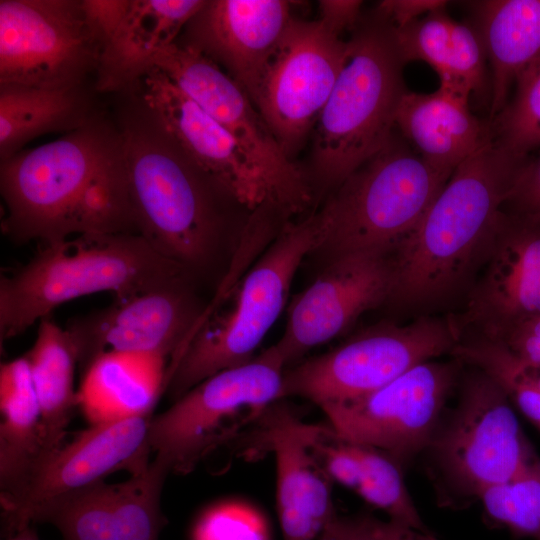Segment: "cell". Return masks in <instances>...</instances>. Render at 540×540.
<instances>
[{"label":"cell","instance_id":"cell-1","mask_svg":"<svg viewBox=\"0 0 540 540\" xmlns=\"http://www.w3.org/2000/svg\"><path fill=\"white\" fill-rule=\"evenodd\" d=\"M0 188L1 228L15 243L136 234L121 134L92 119L1 161Z\"/></svg>","mask_w":540,"mask_h":540},{"label":"cell","instance_id":"cell-2","mask_svg":"<svg viewBox=\"0 0 540 540\" xmlns=\"http://www.w3.org/2000/svg\"><path fill=\"white\" fill-rule=\"evenodd\" d=\"M525 161L491 137L455 169L416 227L391 252L389 299L429 304L465 283L486 259Z\"/></svg>","mask_w":540,"mask_h":540},{"label":"cell","instance_id":"cell-3","mask_svg":"<svg viewBox=\"0 0 540 540\" xmlns=\"http://www.w3.org/2000/svg\"><path fill=\"white\" fill-rule=\"evenodd\" d=\"M187 276L136 234H83L43 244L0 280L1 345L75 298L111 292L123 299Z\"/></svg>","mask_w":540,"mask_h":540},{"label":"cell","instance_id":"cell-4","mask_svg":"<svg viewBox=\"0 0 540 540\" xmlns=\"http://www.w3.org/2000/svg\"><path fill=\"white\" fill-rule=\"evenodd\" d=\"M121 138L136 234L187 274L205 269L221 243L216 186L154 117L130 124Z\"/></svg>","mask_w":540,"mask_h":540},{"label":"cell","instance_id":"cell-5","mask_svg":"<svg viewBox=\"0 0 540 540\" xmlns=\"http://www.w3.org/2000/svg\"><path fill=\"white\" fill-rule=\"evenodd\" d=\"M317 214L288 223L237 285L229 307L205 309L185 348L167 368L165 391L175 401L212 375L251 361L282 312L304 257L315 250Z\"/></svg>","mask_w":540,"mask_h":540},{"label":"cell","instance_id":"cell-6","mask_svg":"<svg viewBox=\"0 0 540 540\" xmlns=\"http://www.w3.org/2000/svg\"><path fill=\"white\" fill-rule=\"evenodd\" d=\"M381 20L348 41L345 64L316 122L314 163L328 184L340 185L392 137L406 92L405 63L391 26Z\"/></svg>","mask_w":540,"mask_h":540},{"label":"cell","instance_id":"cell-7","mask_svg":"<svg viewBox=\"0 0 540 540\" xmlns=\"http://www.w3.org/2000/svg\"><path fill=\"white\" fill-rule=\"evenodd\" d=\"M449 178L392 136L317 213L315 250L331 258L360 251L391 253L416 227Z\"/></svg>","mask_w":540,"mask_h":540},{"label":"cell","instance_id":"cell-8","mask_svg":"<svg viewBox=\"0 0 540 540\" xmlns=\"http://www.w3.org/2000/svg\"><path fill=\"white\" fill-rule=\"evenodd\" d=\"M286 364L272 345L246 364L218 372L151 417L148 440L169 473L183 474L281 400Z\"/></svg>","mask_w":540,"mask_h":540},{"label":"cell","instance_id":"cell-9","mask_svg":"<svg viewBox=\"0 0 540 540\" xmlns=\"http://www.w3.org/2000/svg\"><path fill=\"white\" fill-rule=\"evenodd\" d=\"M460 339L451 318L378 324L329 352L285 369L281 398L301 397L319 407L358 399L414 366L452 352Z\"/></svg>","mask_w":540,"mask_h":540},{"label":"cell","instance_id":"cell-10","mask_svg":"<svg viewBox=\"0 0 540 540\" xmlns=\"http://www.w3.org/2000/svg\"><path fill=\"white\" fill-rule=\"evenodd\" d=\"M429 447L446 481L477 498L537 457L508 394L478 368L464 379L453 415Z\"/></svg>","mask_w":540,"mask_h":540},{"label":"cell","instance_id":"cell-11","mask_svg":"<svg viewBox=\"0 0 540 540\" xmlns=\"http://www.w3.org/2000/svg\"><path fill=\"white\" fill-rule=\"evenodd\" d=\"M144 102L189 161L220 191L252 211H304L288 191L221 124L160 70L144 77Z\"/></svg>","mask_w":540,"mask_h":540},{"label":"cell","instance_id":"cell-12","mask_svg":"<svg viewBox=\"0 0 540 540\" xmlns=\"http://www.w3.org/2000/svg\"><path fill=\"white\" fill-rule=\"evenodd\" d=\"M101 53L82 1H0V84L78 88Z\"/></svg>","mask_w":540,"mask_h":540},{"label":"cell","instance_id":"cell-13","mask_svg":"<svg viewBox=\"0 0 540 540\" xmlns=\"http://www.w3.org/2000/svg\"><path fill=\"white\" fill-rule=\"evenodd\" d=\"M460 363L426 361L371 394L320 408L339 438L383 450L402 465L429 447Z\"/></svg>","mask_w":540,"mask_h":540},{"label":"cell","instance_id":"cell-14","mask_svg":"<svg viewBox=\"0 0 540 540\" xmlns=\"http://www.w3.org/2000/svg\"><path fill=\"white\" fill-rule=\"evenodd\" d=\"M347 55L348 42L320 20L290 21L254 101L289 157L317 122Z\"/></svg>","mask_w":540,"mask_h":540},{"label":"cell","instance_id":"cell-15","mask_svg":"<svg viewBox=\"0 0 540 540\" xmlns=\"http://www.w3.org/2000/svg\"><path fill=\"white\" fill-rule=\"evenodd\" d=\"M150 416L93 424L55 451L38 459L22 482L1 495L8 530L30 526L36 511L50 500L102 480L117 471L145 469L152 452Z\"/></svg>","mask_w":540,"mask_h":540},{"label":"cell","instance_id":"cell-16","mask_svg":"<svg viewBox=\"0 0 540 540\" xmlns=\"http://www.w3.org/2000/svg\"><path fill=\"white\" fill-rule=\"evenodd\" d=\"M200 310L187 279L123 299L77 317L65 327L77 352L81 372L106 352L152 354L175 361L192 337Z\"/></svg>","mask_w":540,"mask_h":540},{"label":"cell","instance_id":"cell-17","mask_svg":"<svg viewBox=\"0 0 540 540\" xmlns=\"http://www.w3.org/2000/svg\"><path fill=\"white\" fill-rule=\"evenodd\" d=\"M154 68L228 130L303 209L308 207L312 191L306 176L228 73L196 49L176 41L157 54Z\"/></svg>","mask_w":540,"mask_h":540},{"label":"cell","instance_id":"cell-18","mask_svg":"<svg viewBox=\"0 0 540 540\" xmlns=\"http://www.w3.org/2000/svg\"><path fill=\"white\" fill-rule=\"evenodd\" d=\"M390 254L360 251L331 258L292 303L284 333L274 344L286 365L335 338L365 311L389 299Z\"/></svg>","mask_w":540,"mask_h":540},{"label":"cell","instance_id":"cell-19","mask_svg":"<svg viewBox=\"0 0 540 540\" xmlns=\"http://www.w3.org/2000/svg\"><path fill=\"white\" fill-rule=\"evenodd\" d=\"M485 263L454 321L461 334L471 327L499 340L517 323L540 315V217L504 211Z\"/></svg>","mask_w":540,"mask_h":540},{"label":"cell","instance_id":"cell-20","mask_svg":"<svg viewBox=\"0 0 540 540\" xmlns=\"http://www.w3.org/2000/svg\"><path fill=\"white\" fill-rule=\"evenodd\" d=\"M284 0H210L186 25L188 45L223 66L254 103L290 23Z\"/></svg>","mask_w":540,"mask_h":540},{"label":"cell","instance_id":"cell-21","mask_svg":"<svg viewBox=\"0 0 540 540\" xmlns=\"http://www.w3.org/2000/svg\"><path fill=\"white\" fill-rule=\"evenodd\" d=\"M276 403L261 417L258 437L276 459V507L283 540H315L336 513L332 480L312 450L317 425L302 422Z\"/></svg>","mask_w":540,"mask_h":540},{"label":"cell","instance_id":"cell-22","mask_svg":"<svg viewBox=\"0 0 540 540\" xmlns=\"http://www.w3.org/2000/svg\"><path fill=\"white\" fill-rule=\"evenodd\" d=\"M396 125L427 164L449 176L491 139L468 99L442 87L426 94L406 91Z\"/></svg>","mask_w":540,"mask_h":540},{"label":"cell","instance_id":"cell-23","mask_svg":"<svg viewBox=\"0 0 540 540\" xmlns=\"http://www.w3.org/2000/svg\"><path fill=\"white\" fill-rule=\"evenodd\" d=\"M203 0H131L121 25L104 47L96 88L124 89L154 68L157 54L203 7Z\"/></svg>","mask_w":540,"mask_h":540},{"label":"cell","instance_id":"cell-24","mask_svg":"<svg viewBox=\"0 0 540 540\" xmlns=\"http://www.w3.org/2000/svg\"><path fill=\"white\" fill-rule=\"evenodd\" d=\"M168 358L106 352L82 372L77 403L90 425L150 416L165 391Z\"/></svg>","mask_w":540,"mask_h":540},{"label":"cell","instance_id":"cell-25","mask_svg":"<svg viewBox=\"0 0 540 540\" xmlns=\"http://www.w3.org/2000/svg\"><path fill=\"white\" fill-rule=\"evenodd\" d=\"M476 7L492 67V120L508 103L512 84L540 58V0L481 1Z\"/></svg>","mask_w":540,"mask_h":540},{"label":"cell","instance_id":"cell-26","mask_svg":"<svg viewBox=\"0 0 540 540\" xmlns=\"http://www.w3.org/2000/svg\"><path fill=\"white\" fill-rule=\"evenodd\" d=\"M24 356L41 414L40 459L63 445L66 428L78 406L74 389L78 358L68 330L50 317L39 321L34 344Z\"/></svg>","mask_w":540,"mask_h":540},{"label":"cell","instance_id":"cell-27","mask_svg":"<svg viewBox=\"0 0 540 540\" xmlns=\"http://www.w3.org/2000/svg\"><path fill=\"white\" fill-rule=\"evenodd\" d=\"M0 485L12 492L41 453V414L25 356L0 368Z\"/></svg>","mask_w":540,"mask_h":540},{"label":"cell","instance_id":"cell-28","mask_svg":"<svg viewBox=\"0 0 540 540\" xmlns=\"http://www.w3.org/2000/svg\"><path fill=\"white\" fill-rule=\"evenodd\" d=\"M88 118L86 99L78 88L49 89L0 84V158L19 153L35 137L76 130Z\"/></svg>","mask_w":540,"mask_h":540},{"label":"cell","instance_id":"cell-29","mask_svg":"<svg viewBox=\"0 0 540 540\" xmlns=\"http://www.w3.org/2000/svg\"><path fill=\"white\" fill-rule=\"evenodd\" d=\"M391 28L404 63L426 62L438 74L442 88L454 91L476 64L478 47L473 31L450 18L445 9L402 28Z\"/></svg>","mask_w":540,"mask_h":540},{"label":"cell","instance_id":"cell-30","mask_svg":"<svg viewBox=\"0 0 540 540\" xmlns=\"http://www.w3.org/2000/svg\"><path fill=\"white\" fill-rule=\"evenodd\" d=\"M33 522L53 524L64 540H129L115 484L103 480L50 500L36 511Z\"/></svg>","mask_w":540,"mask_h":540},{"label":"cell","instance_id":"cell-31","mask_svg":"<svg viewBox=\"0 0 540 540\" xmlns=\"http://www.w3.org/2000/svg\"><path fill=\"white\" fill-rule=\"evenodd\" d=\"M451 353L498 382L511 402L540 429V390L532 379L529 365L503 343L483 336L460 340Z\"/></svg>","mask_w":540,"mask_h":540},{"label":"cell","instance_id":"cell-32","mask_svg":"<svg viewBox=\"0 0 540 540\" xmlns=\"http://www.w3.org/2000/svg\"><path fill=\"white\" fill-rule=\"evenodd\" d=\"M355 444L361 463L360 481L355 492L366 502L386 512L391 521L430 533L407 491L401 464L383 450Z\"/></svg>","mask_w":540,"mask_h":540},{"label":"cell","instance_id":"cell-33","mask_svg":"<svg viewBox=\"0 0 540 540\" xmlns=\"http://www.w3.org/2000/svg\"><path fill=\"white\" fill-rule=\"evenodd\" d=\"M487 517L518 538L540 540V458L537 456L508 481L484 489Z\"/></svg>","mask_w":540,"mask_h":540},{"label":"cell","instance_id":"cell-34","mask_svg":"<svg viewBox=\"0 0 540 540\" xmlns=\"http://www.w3.org/2000/svg\"><path fill=\"white\" fill-rule=\"evenodd\" d=\"M511 102L492 119V140L515 157L540 148V58L516 80Z\"/></svg>","mask_w":540,"mask_h":540},{"label":"cell","instance_id":"cell-35","mask_svg":"<svg viewBox=\"0 0 540 540\" xmlns=\"http://www.w3.org/2000/svg\"><path fill=\"white\" fill-rule=\"evenodd\" d=\"M193 540H269L264 518L255 510L236 504L219 505L196 523Z\"/></svg>","mask_w":540,"mask_h":540},{"label":"cell","instance_id":"cell-36","mask_svg":"<svg viewBox=\"0 0 540 540\" xmlns=\"http://www.w3.org/2000/svg\"><path fill=\"white\" fill-rule=\"evenodd\" d=\"M505 205L510 212L540 217V157L522 164Z\"/></svg>","mask_w":540,"mask_h":540},{"label":"cell","instance_id":"cell-37","mask_svg":"<svg viewBox=\"0 0 540 540\" xmlns=\"http://www.w3.org/2000/svg\"><path fill=\"white\" fill-rule=\"evenodd\" d=\"M130 4L131 0L82 1L86 22L102 46V51L121 25Z\"/></svg>","mask_w":540,"mask_h":540},{"label":"cell","instance_id":"cell-38","mask_svg":"<svg viewBox=\"0 0 540 540\" xmlns=\"http://www.w3.org/2000/svg\"><path fill=\"white\" fill-rule=\"evenodd\" d=\"M522 362L540 367V315L511 327L499 340Z\"/></svg>","mask_w":540,"mask_h":540},{"label":"cell","instance_id":"cell-39","mask_svg":"<svg viewBox=\"0 0 540 540\" xmlns=\"http://www.w3.org/2000/svg\"><path fill=\"white\" fill-rule=\"evenodd\" d=\"M442 0H384L378 5V14L393 28H402L415 20L440 9H445Z\"/></svg>","mask_w":540,"mask_h":540},{"label":"cell","instance_id":"cell-40","mask_svg":"<svg viewBox=\"0 0 540 540\" xmlns=\"http://www.w3.org/2000/svg\"><path fill=\"white\" fill-rule=\"evenodd\" d=\"M378 520L369 516L342 517L336 513L327 522L318 540H378Z\"/></svg>","mask_w":540,"mask_h":540},{"label":"cell","instance_id":"cell-41","mask_svg":"<svg viewBox=\"0 0 540 540\" xmlns=\"http://www.w3.org/2000/svg\"><path fill=\"white\" fill-rule=\"evenodd\" d=\"M362 1L322 0L319 1L320 21L333 33H341L354 26L360 15Z\"/></svg>","mask_w":540,"mask_h":540},{"label":"cell","instance_id":"cell-42","mask_svg":"<svg viewBox=\"0 0 540 540\" xmlns=\"http://www.w3.org/2000/svg\"><path fill=\"white\" fill-rule=\"evenodd\" d=\"M425 534L428 533L416 531L391 520L388 522L378 520V540H423Z\"/></svg>","mask_w":540,"mask_h":540},{"label":"cell","instance_id":"cell-43","mask_svg":"<svg viewBox=\"0 0 540 540\" xmlns=\"http://www.w3.org/2000/svg\"><path fill=\"white\" fill-rule=\"evenodd\" d=\"M6 540H39V539L36 536L35 532L30 528V526H27L25 528H22L12 533V535Z\"/></svg>","mask_w":540,"mask_h":540},{"label":"cell","instance_id":"cell-44","mask_svg":"<svg viewBox=\"0 0 540 540\" xmlns=\"http://www.w3.org/2000/svg\"><path fill=\"white\" fill-rule=\"evenodd\" d=\"M424 540H436L434 537L431 536V534H427L425 536V539Z\"/></svg>","mask_w":540,"mask_h":540}]
</instances>
